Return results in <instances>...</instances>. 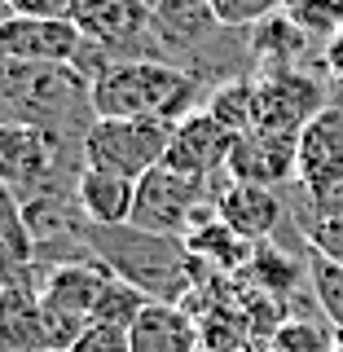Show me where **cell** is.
<instances>
[{"label":"cell","instance_id":"6da1fadb","mask_svg":"<svg viewBox=\"0 0 343 352\" xmlns=\"http://www.w3.org/2000/svg\"><path fill=\"white\" fill-rule=\"evenodd\" d=\"M88 247L110 273H119L137 291H146L150 300L185 304L212 278V269L185 247V238L154 234V229H141V225H93Z\"/></svg>","mask_w":343,"mask_h":352},{"label":"cell","instance_id":"7a4b0ae2","mask_svg":"<svg viewBox=\"0 0 343 352\" xmlns=\"http://www.w3.org/2000/svg\"><path fill=\"white\" fill-rule=\"evenodd\" d=\"M5 124H36L62 141L84 146L93 115V84L75 66L9 62L5 58Z\"/></svg>","mask_w":343,"mask_h":352},{"label":"cell","instance_id":"3957f363","mask_svg":"<svg viewBox=\"0 0 343 352\" xmlns=\"http://www.w3.org/2000/svg\"><path fill=\"white\" fill-rule=\"evenodd\" d=\"M207 106V88L172 62H110L93 80L97 119H163L181 124Z\"/></svg>","mask_w":343,"mask_h":352},{"label":"cell","instance_id":"277c9868","mask_svg":"<svg viewBox=\"0 0 343 352\" xmlns=\"http://www.w3.org/2000/svg\"><path fill=\"white\" fill-rule=\"evenodd\" d=\"M172 124L163 119H97L84 137V163L141 181L168 159Z\"/></svg>","mask_w":343,"mask_h":352},{"label":"cell","instance_id":"5b68a950","mask_svg":"<svg viewBox=\"0 0 343 352\" xmlns=\"http://www.w3.org/2000/svg\"><path fill=\"white\" fill-rule=\"evenodd\" d=\"M154 9L146 0H75V22L115 62H168L159 36L150 31Z\"/></svg>","mask_w":343,"mask_h":352},{"label":"cell","instance_id":"8992f818","mask_svg":"<svg viewBox=\"0 0 343 352\" xmlns=\"http://www.w3.org/2000/svg\"><path fill=\"white\" fill-rule=\"evenodd\" d=\"M212 198H216V185L207 176H190V172H176L168 163H159L154 172H146L137 181V207H132L128 225L185 238L194 212L203 203H212Z\"/></svg>","mask_w":343,"mask_h":352},{"label":"cell","instance_id":"52a82bcc","mask_svg":"<svg viewBox=\"0 0 343 352\" xmlns=\"http://www.w3.org/2000/svg\"><path fill=\"white\" fill-rule=\"evenodd\" d=\"M256 128L269 132H295L300 137L308 119H317L330 106V80H322L308 66L286 71H260L256 75Z\"/></svg>","mask_w":343,"mask_h":352},{"label":"cell","instance_id":"ba28073f","mask_svg":"<svg viewBox=\"0 0 343 352\" xmlns=\"http://www.w3.org/2000/svg\"><path fill=\"white\" fill-rule=\"evenodd\" d=\"M295 168H300V137H295V132L251 128V132H238L234 137L225 176L229 181H242V185L282 190V185L295 181Z\"/></svg>","mask_w":343,"mask_h":352},{"label":"cell","instance_id":"9c48e42d","mask_svg":"<svg viewBox=\"0 0 343 352\" xmlns=\"http://www.w3.org/2000/svg\"><path fill=\"white\" fill-rule=\"evenodd\" d=\"M84 31L75 18H18L9 14L0 22V53L9 62H53L71 66L84 49Z\"/></svg>","mask_w":343,"mask_h":352},{"label":"cell","instance_id":"30bf717a","mask_svg":"<svg viewBox=\"0 0 343 352\" xmlns=\"http://www.w3.org/2000/svg\"><path fill=\"white\" fill-rule=\"evenodd\" d=\"M343 181V106L330 102L317 119H308L300 132V168L295 185H304L308 198H322Z\"/></svg>","mask_w":343,"mask_h":352},{"label":"cell","instance_id":"8fae6325","mask_svg":"<svg viewBox=\"0 0 343 352\" xmlns=\"http://www.w3.org/2000/svg\"><path fill=\"white\" fill-rule=\"evenodd\" d=\"M229 150H234V132H229L212 110H194L190 119L172 128V146H168V168L176 172H190V176H225V163H229Z\"/></svg>","mask_w":343,"mask_h":352},{"label":"cell","instance_id":"7c38bea8","mask_svg":"<svg viewBox=\"0 0 343 352\" xmlns=\"http://www.w3.org/2000/svg\"><path fill=\"white\" fill-rule=\"evenodd\" d=\"M150 31L159 36L168 62L185 71V62L194 53H203L225 31V22L216 18V9L207 0H159L154 14H150Z\"/></svg>","mask_w":343,"mask_h":352},{"label":"cell","instance_id":"4fadbf2b","mask_svg":"<svg viewBox=\"0 0 343 352\" xmlns=\"http://www.w3.org/2000/svg\"><path fill=\"white\" fill-rule=\"evenodd\" d=\"M216 207L247 242L278 238V229L291 220V203H286L282 190H269V185H242V181H229V176L216 190Z\"/></svg>","mask_w":343,"mask_h":352},{"label":"cell","instance_id":"5bb4252c","mask_svg":"<svg viewBox=\"0 0 343 352\" xmlns=\"http://www.w3.org/2000/svg\"><path fill=\"white\" fill-rule=\"evenodd\" d=\"M132 352H203V330L198 317L185 304L150 300L141 308V317L128 326Z\"/></svg>","mask_w":343,"mask_h":352},{"label":"cell","instance_id":"9a60e30c","mask_svg":"<svg viewBox=\"0 0 343 352\" xmlns=\"http://www.w3.org/2000/svg\"><path fill=\"white\" fill-rule=\"evenodd\" d=\"M80 207L93 225H128L132 220V207H137V181L132 176H119V172H102V168H88L80 172Z\"/></svg>","mask_w":343,"mask_h":352},{"label":"cell","instance_id":"2e32d148","mask_svg":"<svg viewBox=\"0 0 343 352\" xmlns=\"http://www.w3.org/2000/svg\"><path fill=\"white\" fill-rule=\"evenodd\" d=\"M313 36H304L291 22L286 9H278L273 18H264L251 27V53H256V75L260 71H286V66H308L313 53Z\"/></svg>","mask_w":343,"mask_h":352},{"label":"cell","instance_id":"e0dca14e","mask_svg":"<svg viewBox=\"0 0 343 352\" xmlns=\"http://www.w3.org/2000/svg\"><path fill=\"white\" fill-rule=\"evenodd\" d=\"M185 247H190L212 273H225V278H238V273H247L251 256H256V242H247L225 216H212L207 225L190 229V234H185Z\"/></svg>","mask_w":343,"mask_h":352},{"label":"cell","instance_id":"ac0fdd59","mask_svg":"<svg viewBox=\"0 0 343 352\" xmlns=\"http://www.w3.org/2000/svg\"><path fill=\"white\" fill-rule=\"evenodd\" d=\"M339 344V330L326 313H295L273 330V352H330Z\"/></svg>","mask_w":343,"mask_h":352},{"label":"cell","instance_id":"d6986e66","mask_svg":"<svg viewBox=\"0 0 343 352\" xmlns=\"http://www.w3.org/2000/svg\"><path fill=\"white\" fill-rule=\"evenodd\" d=\"M256 75H247V80H229V84H220L207 93V110L225 124L229 132H251L256 128Z\"/></svg>","mask_w":343,"mask_h":352},{"label":"cell","instance_id":"ffe728a7","mask_svg":"<svg viewBox=\"0 0 343 352\" xmlns=\"http://www.w3.org/2000/svg\"><path fill=\"white\" fill-rule=\"evenodd\" d=\"M36 234H31L27 216H22V203L14 194H0V256H5V269H31L36 264Z\"/></svg>","mask_w":343,"mask_h":352},{"label":"cell","instance_id":"44dd1931","mask_svg":"<svg viewBox=\"0 0 343 352\" xmlns=\"http://www.w3.org/2000/svg\"><path fill=\"white\" fill-rule=\"evenodd\" d=\"M282 194H286V203H291L295 220H300V229L308 234V242H313L322 256H330L335 264H343V216H317V212H308L304 190L295 181L282 185Z\"/></svg>","mask_w":343,"mask_h":352},{"label":"cell","instance_id":"7402d4cb","mask_svg":"<svg viewBox=\"0 0 343 352\" xmlns=\"http://www.w3.org/2000/svg\"><path fill=\"white\" fill-rule=\"evenodd\" d=\"M150 304V295L146 291H137L132 282H124L119 273H110L106 286H102V295H97V304H93V322H110V326H132L141 317V308Z\"/></svg>","mask_w":343,"mask_h":352},{"label":"cell","instance_id":"603a6c76","mask_svg":"<svg viewBox=\"0 0 343 352\" xmlns=\"http://www.w3.org/2000/svg\"><path fill=\"white\" fill-rule=\"evenodd\" d=\"M308 278H313V291H317V304L322 313L335 322V330L343 335V264H335L322 251H308Z\"/></svg>","mask_w":343,"mask_h":352},{"label":"cell","instance_id":"cb8c5ba5","mask_svg":"<svg viewBox=\"0 0 343 352\" xmlns=\"http://www.w3.org/2000/svg\"><path fill=\"white\" fill-rule=\"evenodd\" d=\"M286 14L291 22L313 40H335L343 31V18H339V0H286Z\"/></svg>","mask_w":343,"mask_h":352},{"label":"cell","instance_id":"d4e9b609","mask_svg":"<svg viewBox=\"0 0 343 352\" xmlns=\"http://www.w3.org/2000/svg\"><path fill=\"white\" fill-rule=\"evenodd\" d=\"M216 18L225 27H238V31H251L256 22L273 18L278 9H286V0H212Z\"/></svg>","mask_w":343,"mask_h":352},{"label":"cell","instance_id":"484cf974","mask_svg":"<svg viewBox=\"0 0 343 352\" xmlns=\"http://www.w3.org/2000/svg\"><path fill=\"white\" fill-rule=\"evenodd\" d=\"M71 352H132V335L128 326H110V322H93L80 339L71 344Z\"/></svg>","mask_w":343,"mask_h":352},{"label":"cell","instance_id":"4316f807","mask_svg":"<svg viewBox=\"0 0 343 352\" xmlns=\"http://www.w3.org/2000/svg\"><path fill=\"white\" fill-rule=\"evenodd\" d=\"M5 9L18 18H71L75 0H5Z\"/></svg>","mask_w":343,"mask_h":352},{"label":"cell","instance_id":"83f0119b","mask_svg":"<svg viewBox=\"0 0 343 352\" xmlns=\"http://www.w3.org/2000/svg\"><path fill=\"white\" fill-rule=\"evenodd\" d=\"M322 71H326L330 84H343V31L322 44Z\"/></svg>","mask_w":343,"mask_h":352},{"label":"cell","instance_id":"f1b7e54d","mask_svg":"<svg viewBox=\"0 0 343 352\" xmlns=\"http://www.w3.org/2000/svg\"><path fill=\"white\" fill-rule=\"evenodd\" d=\"M304 203H308V212H317V216H343V181L335 185V190H326L322 198H308V190H304Z\"/></svg>","mask_w":343,"mask_h":352},{"label":"cell","instance_id":"f546056e","mask_svg":"<svg viewBox=\"0 0 343 352\" xmlns=\"http://www.w3.org/2000/svg\"><path fill=\"white\" fill-rule=\"evenodd\" d=\"M242 352H273L269 344H251V348H242Z\"/></svg>","mask_w":343,"mask_h":352},{"label":"cell","instance_id":"4dcf8cb0","mask_svg":"<svg viewBox=\"0 0 343 352\" xmlns=\"http://www.w3.org/2000/svg\"><path fill=\"white\" fill-rule=\"evenodd\" d=\"M330 352H343V335H339V344H335V348H330Z\"/></svg>","mask_w":343,"mask_h":352},{"label":"cell","instance_id":"1f68e13d","mask_svg":"<svg viewBox=\"0 0 343 352\" xmlns=\"http://www.w3.org/2000/svg\"><path fill=\"white\" fill-rule=\"evenodd\" d=\"M146 5H150V9H154V5H159V0H146Z\"/></svg>","mask_w":343,"mask_h":352},{"label":"cell","instance_id":"d6a6232c","mask_svg":"<svg viewBox=\"0 0 343 352\" xmlns=\"http://www.w3.org/2000/svg\"><path fill=\"white\" fill-rule=\"evenodd\" d=\"M207 5H212V0H207Z\"/></svg>","mask_w":343,"mask_h":352}]
</instances>
